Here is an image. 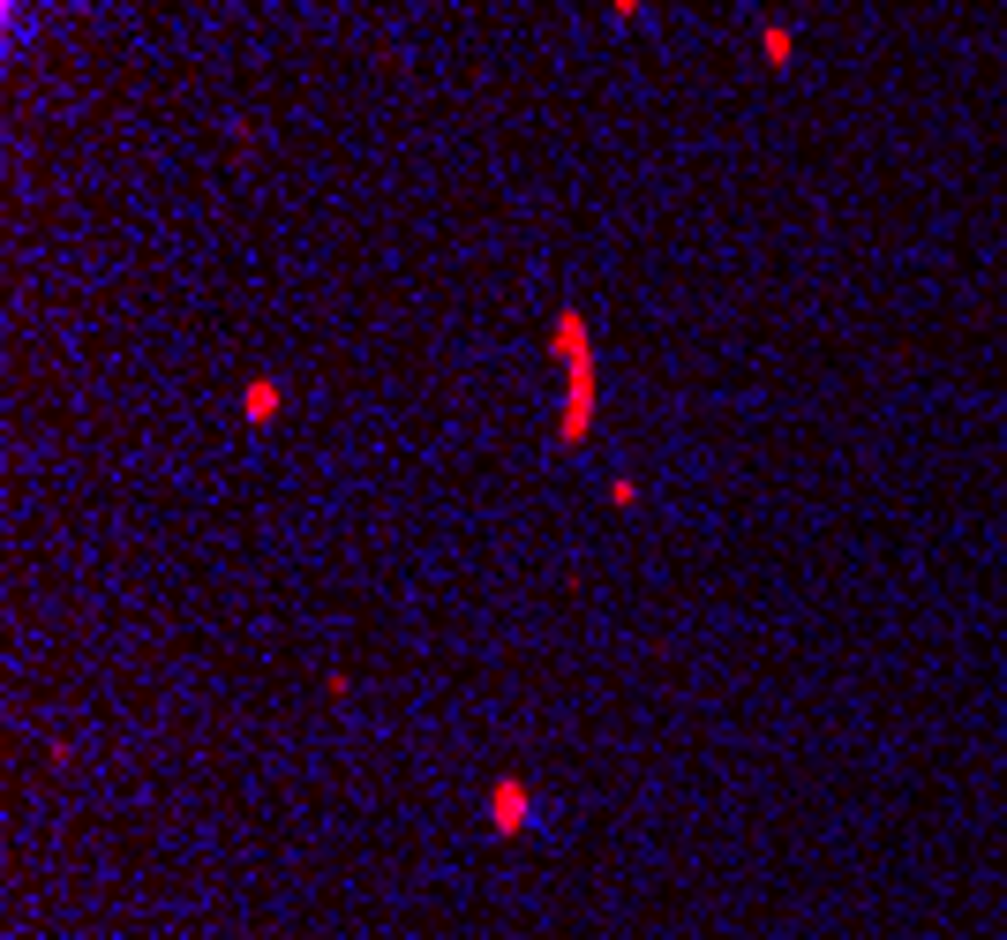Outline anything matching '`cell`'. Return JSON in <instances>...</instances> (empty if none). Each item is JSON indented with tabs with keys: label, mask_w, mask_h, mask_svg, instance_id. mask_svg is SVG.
<instances>
[{
	"label": "cell",
	"mask_w": 1007,
	"mask_h": 940,
	"mask_svg": "<svg viewBox=\"0 0 1007 940\" xmlns=\"http://www.w3.org/2000/svg\"><path fill=\"white\" fill-rule=\"evenodd\" d=\"M549 354L564 361V414H556V444L580 452L594 436V414H602V377H594V339H587V316L580 309H556L549 324Z\"/></svg>",
	"instance_id": "1"
},
{
	"label": "cell",
	"mask_w": 1007,
	"mask_h": 940,
	"mask_svg": "<svg viewBox=\"0 0 1007 940\" xmlns=\"http://www.w3.org/2000/svg\"><path fill=\"white\" fill-rule=\"evenodd\" d=\"M542 820V798L519 782V775H497L489 782V835H527Z\"/></svg>",
	"instance_id": "2"
},
{
	"label": "cell",
	"mask_w": 1007,
	"mask_h": 940,
	"mask_svg": "<svg viewBox=\"0 0 1007 940\" xmlns=\"http://www.w3.org/2000/svg\"><path fill=\"white\" fill-rule=\"evenodd\" d=\"M279 414H286V385H279V377H249V385H241V422L271 429Z\"/></svg>",
	"instance_id": "3"
},
{
	"label": "cell",
	"mask_w": 1007,
	"mask_h": 940,
	"mask_svg": "<svg viewBox=\"0 0 1007 940\" xmlns=\"http://www.w3.org/2000/svg\"><path fill=\"white\" fill-rule=\"evenodd\" d=\"M759 53H767V68H790V61H798V31H790V23H767V31H759Z\"/></svg>",
	"instance_id": "4"
},
{
	"label": "cell",
	"mask_w": 1007,
	"mask_h": 940,
	"mask_svg": "<svg viewBox=\"0 0 1007 940\" xmlns=\"http://www.w3.org/2000/svg\"><path fill=\"white\" fill-rule=\"evenodd\" d=\"M0 23H8V53L31 39V15H23V0H0Z\"/></svg>",
	"instance_id": "5"
},
{
	"label": "cell",
	"mask_w": 1007,
	"mask_h": 940,
	"mask_svg": "<svg viewBox=\"0 0 1007 940\" xmlns=\"http://www.w3.org/2000/svg\"><path fill=\"white\" fill-rule=\"evenodd\" d=\"M609 505H617V512H639V482H631V474L609 482Z\"/></svg>",
	"instance_id": "6"
},
{
	"label": "cell",
	"mask_w": 1007,
	"mask_h": 940,
	"mask_svg": "<svg viewBox=\"0 0 1007 940\" xmlns=\"http://www.w3.org/2000/svg\"><path fill=\"white\" fill-rule=\"evenodd\" d=\"M639 8H647V0H609V15H617V23H631Z\"/></svg>",
	"instance_id": "7"
}]
</instances>
